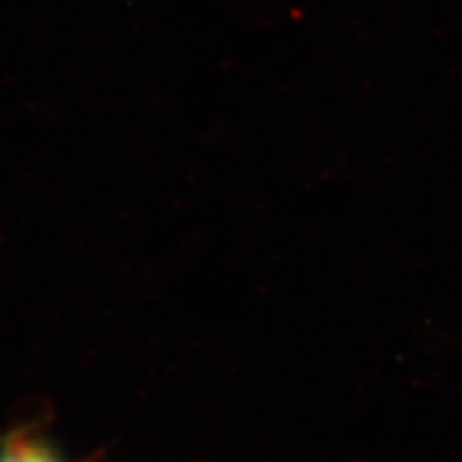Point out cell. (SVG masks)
<instances>
[{"mask_svg":"<svg viewBox=\"0 0 462 462\" xmlns=\"http://www.w3.org/2000/svg\"><path fill=\"white\" fill-rule=\"evenodd\" d=\"M8 462H68L32 431H12L6 436Z\"/></svg>","mask_w":462,"mask_h":462,"instance_id":"cell-1","label":"cell"},{"mask_svg":"<svg viewBox=\"0 0 462 462\" xmlns=\"http://www.w3.org/2000/svg\"><path fill=\"white\" fill-rule=\"evenodd\" d=\"M0 462H8V443H6V436L0 438Z\"/></svg>","mask_w":462,"mask_h":462,"instance_id":"cell-2","label":"cell"}]
</instances>
